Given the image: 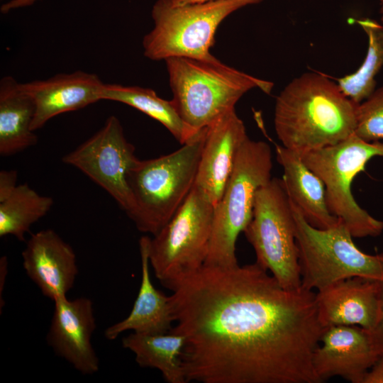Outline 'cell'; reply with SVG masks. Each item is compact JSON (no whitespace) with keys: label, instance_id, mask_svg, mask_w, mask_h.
Returning a JSON list of instances; mask_svg holds the SVG:
<instances>
[{"label":"cell","instance_id":"cell-1","mask_svg":"<svg viewBox=\"0 0 383 383\" xmlns=\"http://www.w3.org/2000/svg\"><path fill=\"white\" fill-rule=\"evenodd\" d=\"M170 304L187 382H321L313 355L325 328L313 291L284 288L256 262L204 265Z\"/></svg>","mask_w":383,"mask_h":383},{"label":"cell","instance_id":"cell-2","mask_svg":"<svg viewBox=\"0 0 383 383\" xmlns=\"http://www.w3.org/2000/svg\"><path fill=\"white\" fill-rule=\"evenodd\" d=\"M357 105L326 76L303 74L277 97L276 134L282 146L299 154L335 145L354 134Z\"/></svg>","mask_w":383,"mask_h":383},{"label":"cell","instance_id":"cell-3","mask_svg":"<svg viewBox=\"0 0 383 383\" xmlns=\"http://www.w3.org/2000/svg\"><path fill=\"white\" fill-rule=\"evenodd\" d=\"M174 105L183 121L196 131L235 109L249 90L267 94L272 83L249 75L211 58L174 57L165 60Z\"/></svg>","mask_w":383,"mask_h":383},{"label":"cell","instance_id":"cell-4","mask_svg":"<svg viewBox=\"0 0 383 383\" xmlns=\"http://www.w3.org/2000/svg\"><path fill=\"white\" fill-rule=\"evenodd\" d=\"M206 127L165 155L141 160L127 182L134 203L129 217L137 228L155 235L172 218L192 192L204 144Z\"/></svg>","mask_w":383,"mask_h":383},{"label":"cell","instance_id":"cell-5","mask_svg":"<svg viewBox=\"0 0 383 383\" xmlns=\"http://www.w3.org/2000/svg\"><path fill=\"white\" fill-rule=\"evenodd\" d=\"M270 145L248 137L238 152L231 174L214 207L212 233L204 265L232 267L238 265L235 244L252 217L257 190L271 180Z\"/></svg>","mask_w":383,"mask_h":383},{"label":"cell","instance_id":"cell-6","mask_svg":"<svg viewBox=\"0 0 383 383\" xmlns=\"http://www.w3.org/2000/svg\"><path fill=\"white\" fill-rule=\"evenodd\" d=\"M290 203L295 221L302 287L318 292L352 277L383 282V253L369 255L361 251L340 219L329 228L312 226Z\"/></svg>","mask_w":383,"mask_h":383},{"label":"cell","instance_id":"cell-7","mask_svg":"<svg viewBox=\"0 0 383 383\" xmlns=\"http://www.w3.org/2000/svg\"><path fill=\"white\" fill-rule=\"evenodd\" d=\"M262 0H223L204 4L174 5L172 0H157L151 16L152 29L143 40L144 55L151 60L174 57L211 58L210 48L221 22L234 11Z\"/></svg>","mask_w":383,"mask_h":383},{"label":"cell","instance_id":"cell-8","mask_svg":"<svg viewBox=\"0 0 383 383\" xmlns=\"http://www.w3.org/2000/svg\"><path fill=\"white\" fill-rule=\"evenodd\" d=\"M214 206L196 187L170 221L148 243L155 277L171 291L204 265L212 233Z\"/></svg>","mask_w":383,"mask_h":383},{"label":"cell","instance_id":"cell-9","mask_svg":"<svg viewBox=\"0 0 383 383\" xmlns=\"http://www.w3.org/2000/svg\"><path fill=\"white\" fill-rule=\"evenodd\" d=\"M300 155L323 182L330 211L344 223L353 238L376 237L382 233L383 221L373 218L357 204L351 185L371 158L383 157V143L367 142L353 134L335 145Z\"/></svg>","mask_w":383,"mask_h":383},{"label":"cell","instance_id":"cell-10","mask_svg":"<svg viewBox=\"0 0 383 383\" xmlns=\"http://www.w3.org/2000/svg\"><path fill=\"white\" fill-rule=\"evenodd\" d=\"M256 262L287 289L301 287L294 213L282 180L272 178L255 196L252 217L244 231Z\"/></svg>","mask_w":383,"mask_h":383},{"label":"cell","instance_id":"cell-11","mask_svg":"<svg viewBox=\"0 0 383 383\" xmlns=\"http://www.w3.org/2000/svg\"><path fill=\"white\" fill-rule=\"evenodd\" d=\"M138 160L135 147L127 140L121 122L114 116L62 157L65 164L77 167L106 190L128 217L134 210V203L127 175Z\"/></svg>","mask_w":383,"mask_h":383},{"label":"cell","instance_id":"cell-12","mask_svg":"<svg viewBox=\"0 0 383 383\" xmlns=\"http://www.w3.org/2000/svg\"><path fill=\"white\" fill-rule=\"evenodd\" d=\"M379 358L370 331L357 326H331L321 334L313 366L321 382L339 376L362 383Z\"/></svg>","mask_w":383,"mask_h":383},{"label":"cell","instance_id":"cell-13","mask_svg":"<svg viewBox=\"0 0 383 383\" xmlns=\"http://www.w3.org/2000/svg\"><path fill=\"white\" fill-rule=\"evenodd\" d=\"M318 316L323 328L357 326L368 331L379 323L383 308V282L352 277L316 293Z\"/></svg>","mask_w":383,"mask_h":383},{"label":"cell","instance_id":"cell-14","mask_svg":"<svg viewBox=\"0 0 383 383\" xmlns=\"http://www.w3.org/2000/svg\"><path fill=\"white\" fill-rule=\"evenodd\" d=\"M54 311L47 341L54 352L82 374L99 369V358L91 343L96 328L91 300L67 296L54 301Z\"/></svg>","mask_w":383,"mask_h":383},{"label":"cell","instance_id":"cell-15","mask_svg":"<svg viewBox=\"0 0 383 383\" xmlns=\"http://www.w3.org/2000/svg\"><path fill=\"white\" fill-rule=\"evenodd\" d=\"M248 137L245 125L235 109L206 127L194 187L214 207L222 196L239 148Z\"/></svg>","mask_w":383,"mask_h":383},{"label":"cell","instance_id":"cell-16","mask_svg":"<svg viewBox=\"0 0 383 383\" xmlns=\"http://www.w3.org/2000/svg\"><path fill=\"white\" fill-rule=\"evenodd\" d=\"M28 277L53 301L66 296L78 274L72 248L53 230L33 233L22 252Z\"/></svg>","mask_w":383,"mask_h":383},{"label":"cell","instance_id":"cell-17","mask_svg":"<svg viewBox=\"0 0 383 383\" xmlns=\"http://www.w3.org/2000/svg\"><path fill=\"white\" fill-rule=\"evenodd\" d=\"M104 84L98 75L81 70L58 74L45 80L21 83L35 104L31 129L38 130L59 114L77 111L101 100Z\"/></svg>","mask_w":383,"mask_h":383},{"label":"cell","instance_id":"cell-18","mask_svg":"<svg viewBox=\"0 0 383 383\" xmlns=\"http://www.w3.org/2000/svg\"><path fill=\"white\" fill-rule=\"evenodd\" d=\"M275 152L283 168L285 191L307 222L321 229L336 225L339 219L328 209L321 178L306 165L299 152L277 145Z\"/></svg>","mask_w":383,"mask_h":383},{"label":"cell","instance_id":"cell-19","mask_svg":"<svg viewBox=\"0 0 383 383\" xmlns=\"http://www.w3.org/2000/svg\"><path fill=\"white\" fill-rule=\"evenodd\" d=\"M149 240L148 236H143L139 240L141 282L137 297L128 316L105 330L104 336L109 340L116 339L121 333L127 331L159 334L169 333L173 328L170 296H165L158 291L150 279Z\"/></svg>","mask_w":383,"mask_h":383},{"label":"cell","instance_id":"cell-20","mask_svg":"<svg viewBox=\"0 0 383 383\" xmlns=\"http://www.w3.org/2000/svg\"><path fill=\"white\" fill-rule=\"evenodd\" d=\"M35 113L32 98L11 76L0 81V155L18 153L38 143L31 129Z\"/></svg>","mask_w":383,"mask_h":383},{"label":"cell","instance_id":"cell-21","mask_svg":"<svg viewBox=\"0 0 383 383\" xmlns=\"http://www.w3.org/2000/svg\"><path fill=\"white\" fill-rule=\"evenodd\" d=\"M184 338L176 333L147 334L132 333L124 337L122 345L134 353L142 367L158 370L168 383H187L182 364Z\"/></svg>","mask_w":383,"mask_h":383},{"label":"cell","instance_id":"cell-22","mask_svg":"<svg viewBox=\"0 0 383 383\" xmlns=\"http://www.w3.org/2000/svg\"><path fill=\"white\" fill-rule=\"evenodd\" d=\"M101 99L123 103L144 113L163 125L182 145L199 132L183 121L172 99L160 97L152 89L104 83Z\"/></svg>","mask_w":383,"mask_h":383},{"label":"cell","instance_id":"cell-23","mask_svg":"<svg viewBox=\"0 0 383 383\" xmlns=\"http://www.w3.org/2000/svg\"><path fill=\"white\" fill-rule=\"evenodd\" d=\"M53 205L50 196L39 194L27 183L0 201V236L13 235L20 241L30 226L45 216Z\"/></svg>","mask_w":383,"mask_h":383},{"label":"cell","instance_id":"cell-24","mask_svg":"<svg viewBox=\"0 0 383 383\" xmlns=\"http://www.w3.org/2000/svg\"><path fill=\"white\" fill-rule=\"evenodd\" d=\"M368 38V48L364 62L358 70L338 79L343 93L359 104L375 90V77L383 67V26L370 18L357 21Z\"/></svg>","mask_w":383,"mask_h":383},{"label":"cell","instance_id":"cell-25","mask_svg":"<svg viewBox=\"0 0 383 383\" xmlns=\"http://www.w3.org/2000/svg\"><path fill=\"white\" fill-rule=\"evenodd\" d=\"M354 134L367 142L383 140V87L357 104Z\"/></svg>","mask_w":383,"mask_h":383},{"label":"cell","instance_id":"cell-26","mask_svg":"<svg viewBox=\"0 0 383 383\" xmlns=\"http://www.w3.org/2000/svg\"><path fill=\"white\" fill-rule=\"evenodd\" d=\"M17 182L16 170H1L0 172V201L8 198L15 190Z\"/></svg>","mask_w":383,"mask_h":383},{"label":"cell","instance_id":"cell-27","mask_svg":"<svg viewBox=\"0 0 383 383\" xmlns=\"http://www.w3.org/2000/svg\"><path fill=\"white\" fill-rule=\"evenodd\" d=\"M362 383H383V357L367 372Z\"/></svg>","mask_w":383,"mask_h":383},{"label":"cell","instance_id":"cell-28","mask_svg":"<svg viewBox=\"0 0 383 383\" xmlns=\"http://www.w3.org/2000/svg\"><path fill=\"white\" fill-rule=\"evenodd\" d=\"M379 357H383V308L381 318L376 327L370 331Z\"/></svg>","mask_w":383,"mask_h":383},{"label":"cell","instance_id":"cell-29","mask_svg":"<svg viewBox=\"0 0 383 383\" xmlns=\"http://www.w3.org/2000/svg\"><path fill=\"white\" fill-rule=\"evenodd\" d=\"M40 0H10L1 6V12L6 14L13 10L32 6Z\"/></svg>","mask_w":383,"mask_h":383},{"label":"cell","instance_id":"cell-30","mask_svg":"<svg viewBox=\"0 0 383 383\" xmlns=\"http://www.w3.org/2000/svg\"><path fill=\"white\" fill-rule=\"evenodd\" d=\"M218 1L223 0H172V2L174 5L182 6L188 4H204Z\"/></svg>","mask_w":383,"mask_h":383},{"label":"cell","instance_id":"cell-31","mask_svg":"<svg viewBox=\"0 0 383 383\" xmlns=\"http://www.w3.org/2000/svg\"><path fill=\"white\" fill-rule=\"evenodd\" d=\"M379 1L380 5L379 12L381 14V21L383 22V0H379Z\"/></svg>","mask_w":383,"mask_h":383}]
</instances>
